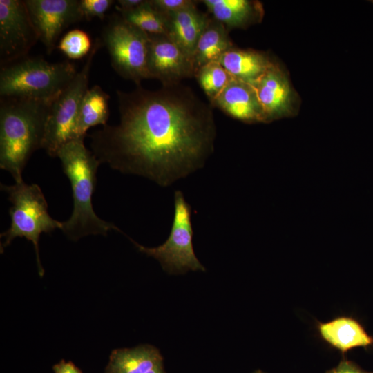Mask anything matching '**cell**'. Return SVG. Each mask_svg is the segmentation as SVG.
Wrapping results in <instances>:
<instances>
[{"label": "cell", "mask_w": 373, "mask_h": 373, "mask_svg": "<svg viewBox=\"0 0 373 373\" xmlns=\"http://www.w3.org/2000/svg\"><path fill=\"white\" fill-rule=\"evenodd\" d=\"M119 122L89 135L100 164L170 185L202 167L213 153V106L181 83L155 90L117 91Z\"/></svg>", "instance_id": "obj_1"}, {"label": "cell", "mask_w": 373, "mask_h": 373, "mask_svg": "<svg viewBox=\"0 0 373 373\" xmlns=\"http://www.w3.org/2000/svg\"><path fill=\"white\" fill-rule=\"evenodd\" d=\"M54 99L1 98L0 167L9 172L15 182L23 180L22 172L28 160L41 149Z\"/></svg>", "instance_id": "obj_2"}, {"label": "cell", "mask_w": 373, "mask_h": 373, "mask_svg": "<svg viewBox=\"0 0 373 373\" xmlns=\"http://www.w3.org/2000/svg\"><path fill=\"white\" fill-rule=\"evenodd\" d=\"M84 139L77 138L66 143L57 155L70 182L73 199L72 214L61 222V229L74 240L90 234L106 236L111 230L121 232L114 224L99 218L93 210L92 198L100 163L85 146Z\"/></svg>", "instance_id": "obj_3"}, {"label": "cell", "mask_w": 373, "mask_h": 373, "mask_svg": "<svg viewBox=\"0 0 373 373\" xmlns=\"http://www.w3.org/2000/svg\"><path fill=\"white\" fill-rule=\"evenodd\" d=\"M77 73L75 65L68 61L50 63L40 57H26L1 67V98L52 100Z\"/></svg>", "instance_id": "obj_4"}, {"label": "cell", "mask_w": 373, "mask_h": 373, "mask_svg": "<svg viewBox=\"0 0 373 373\" xmlns=\"http://www.w3.org/2000/svg\"><path fill=\"white\" fill-rule=\"evenodd\" d=\"M1 189L8 194L12 206L9 209L10 226L1 234V252L17 237H24L35 247L39 274L44 270L39 255V238L42 233L61 228V222L53 219L48 212V204L40 187L21 180L13 185L1 184Z\"/></svg>", "instance_id": "obj_5"}, {"label": "cell", "mask_w": 373, "mask_h": 373, "mask_svg": "<svg viewBox=\"0 0 373 373\" xmlns=\"http://www.w3.org/2000/svg\"><path fill=\"white\" fill-rule=\"evenodd\" d=\"M101 44L98 39L95 41L81 70L51 104L41 145V149L50 157H57L64 144L78 138L77 116L83 97L88 89L93 59Z\"/></svg>", "instance_id": "obj_6"}, {"label": "cell", "mask_w": 373, "mask_h": 373, "mask_svg": "<svg viewBox=\"0 0 373 373\" xmlns=\"http://www.w3.org/2000/svg\"><path fill=\"white\" fill-rule=\"evenodd\" d=\"M102 42L111 57L113 69L137 86L151 79L148 70L149 35L125 20L112 15L102 31Z\"/></svg>", "instance_id": "obj_7"}, {"label": "cell", "mask_w": 373, "mask_h": 373, "mask_svg": "<svg viewBox=\"0 0 373 373\" xmlns=\"http://www.w3.org/2000/svg\"><path fill=\"white\" fill-rule=\"evenodd\" d=\"M191 207L180 191L174 195V216L168 239L157 247H146L130 240L142 253L157 259L169 274H182L189 270L205 271L197 258L193 246Z\"/></svg>", "instance_id": "obj_8"}, {"label": "cell", "mask_w": 373, "mask_h": 373, "mask_svg": "<svg viewBox=\"0 0 373 373\" xmlns=\"http://www.w3.org/2000/svg\"><path fill=\"white\" fill-rule=\"evenodd\" d=\"M39 40L24 1L0 0V63L3 66L26 58Z\"/></svg>", "instance_id": "obj_9"}, {"label": "cell", "mask_w": 373, "mask_h": 373, "mask_svg": "<svg viewBox=\"0 0 373 373\" xmlns=\"http://www.w3.org/2000/svg\"><path fill=\"white\" fill-rule=\"evenodd\" d=\"M39 40L50 54L64 29L84 19L79 0H25Z\"/></svg>", "instance_id": "obj_10"}, {"label": "cell", "mask_w": 373, "mask_h": 373, "mask_svg": "<svg viewBox=\"0 0 373 373\" xmlns=\"http://www.w3.org/2000/svg\"><path fill=\"white\" fill-rule=\"evenodd\" d=\"M148 70L150 78L159 80L162 86L195 75L191 57L164 35H149Z\"/></svg>", "instance_id": "obj_11"}, {"label": "cell", "mask_w": 373, "mask_h": 373, "mask_svg": "<svg viewBox=\"0 0 373 373\" xmlns=\"http://www.w3.org/2000/svg\"><path fill=\"white\" fill-rule=\"evenodd\" d=\"M265 123L294 113L296 95L278 64L271 67L254 85Z\"/></svg>", "instance_id": "obj_12"}, {"label": "cell", "mask_w": 373, "mask_h": 373, "mask_svg": "<svg viewBox=\"0 0 373 373\" xmlns=\"http://www.w3.org/2000/svg\"><path fill=\"white\" fill-rule=\"evenodd\" d=\"M211 105L244 122H265L254 87L235 78Z\"/></svg>", "instance_id": "obj_13"}, {"label": "cell", "mask_w": 373, "mask_h": 373, "mask_svg": "<svg viewBox=\"0 0 373 373\" xmlns=\"http://www.w3.org/2000/svg\"><path fill=\"white\" fill-rule=\"evenodd\" d=\"M316 327L321 338L343 354L354 348L373 345V337L351 316H339L329 321L318 322Z\"/></svg>", "instance_id": "obj_14"}, {"label": "cell", "mask_w": 373, "mask_h": 373, "mask_svg": "<svg viewBox=\"0 0 373 373\" xmlns=\"http://www.w3.org/2000/svg\"><path fill=\"white\" fill-rule=\"evenodd\" d=\"M165 15L167 36L193 59L197 43L210 15L200 12L197 6Z\"/></svg>", "instance_id": "obj_15"}, {"label": "cell", "mask_w": 373, "mask_h": 373, "mask_svg": "<svg viewBox=\"0 0 373 373\" xmlns=\"http://www.w3.org/2000/svg\"><path fill=\"white\" fill-rule=\"evenodd\" d=\"M212 17L228 30L245 28L260 23L264 15L262 3L250 0H202Z\"/></svg>", "instance_id": "obj_16"}, {"label": "cell", "mask_w": 373, "mask_h": 373, "mask_svg": "<svg viewBox=\"0 0 373 373\" xmlns=\"http://www.w3.org/2000/svg\"><path fill=\"white\" fill-rule=\"evenodd\" d=\"M218 62L233 78L251 85L275 64L264 52L236 47L226 52Z\"/></svg>", "instance_id": "obj_17"}, {"label": "cell", "mask_w": 373, "mask_h": 373, "mask_svg": "<svg viewBox=\"0 0 373 373\" xmlns=\"http://www.w3.org/2000/svg\"><path fill=\"white\" fill-rule=\"evenodd\" d=\"M163 363L160 351L151 345L112 351L105 373H147Z\"/></svg>", "instance_id": "obj_18"}, {"label": "cell", "mask_w": 373, "mask_h": 373, "mask_svg": "<svg viewBox=\"0 0 373 373\" xmlns=\"http://www.w3.org/2000/svg\"><path fill=\"white\" fill-rule=\"evenodd\" d=\"M233 47L227 28L209 16L193 55L195 74L203 66L218 62L220 57Z\"/></svg>", "instance_id": "obj_19"}, {"label": "cell", "mask_w": 373, "mask_h": 373, "mask_svg": "<svg viewBox=\"0 0 373 373\" xmlns=\"http://www.w3.org/2000/svg\"><path fill=\"white\" fill-rule=\"evenodd\" d=\"M109 95L95 85L88 88L81 102L76 126L78 138H84L87 131L97 125H106L109 117Z\"/></svg>", "instance_id": "obj_20"}, {"label": "cell", "mask_w": 373, "mask_h": 373, "mask_svg": "<svg viewBox=\"0 0 373 373\" xmlns=\"http://www.w3.org/2000/svg\"><path fill=\"white\" fill-rule=\"evenodd\" d=\"M118 13L128 22L149 35H168L166 16L155 9L150 0H145L135 9Z\"/></svg>", "instance_id": "obj_21"}, {"label": "cell", "mask_w": 373, "mask_h": 373, "mask_svg": "<svg viewBox=\"0 0 373 373\" xmlns=\"http://www.w3.org/2000/svg\"><path fill=\"white\" fill-rule=\"evenodd\" d=\"M200 86L212 103L233 77L219 62H211L201 67L195 74Z\"/></svg>", "instance_id": "obj_22"}, {"label": "cell", "mask_w": 373, "mask_h": 373, "mask_svg": "<svg viewBox=\"0 0 373 373\" xmlns=\"http://www.w3.org/2000/svg\"><path fill=\"white\" fill-rule=\"evenodd\" d=\"M89 35L84 30L74 29L65 34L59 42V49L68 58L78 59L89 54L92 49Z\"/></svg>", "instance_id": "obj_23"}, {"label": "cell", "mask_w": 373, "mask_h": 373, "mask_svg": "<svg viewBox=\"0 0 373 373\" xmlns=\"http://www.w3.org/2000/svg\"><path fill=\"white\" fill-rule=\"evenodd\" d=\"M114 2L113 0H79V9L84 19L90 20L97 17L103 20L106 12Z\"/></svg>", "instance_id": "obj_24"}, {"label": "cell", "mask_w": 373, "mask_h": 373, "mask_svg": "<svg viewBox=\"0 0 373 373\" xmlns=\"http://www.w3.org/2000/svg\"><path fill=\"white\" fill-rule=\"evenodd\" d=\"M152 6L162 14L166 15L197 6L192 0H150Z\"/></svg>", "instance_id": "obj_25"}, {"label": "cell", "mask_w": 373, "mask_h": 373, "mask_svg": "<svg viewBox=\"0 0 373 373\" xmlns=\"http://www.w3.org/2000/svg\"><path fill=\"white\" fill-rule=\"evenodd\" d=\"M326 373H369L361 369L355 363L346 359L342 360L338 365L327 371Z\"/></svg>", "instance_id": "obj_26"}, {"label": "cell", "mask_w": 373, "mask_h": 373, "mask_svg": "<svg viewBox=\"0 0 373 373\" xmlns=\"http://www.w3.org/2000/svg\"><path fill=\"white\" fill-rule=\"evenodd\" d=\"M52 368L55 373H82L72 362H66L64 360L55 364Z\"/></svg>", "instance_id": "obj_27"}, {"label": "cell", "mask_w": 373, "mask_h": 373, "mask_svg": "<svg viewBox=\"0 0 373 373\" xmlns=\"http://www.w3.org/2000/svg\"><path fill=\"white\" fill-rule=\"evenodd\" d=\"M145 0H118L116 9L118 12L130 11L141 6Z\"/></svg>", "instance_id": "obj_28"}, {"label": "cell", "mask_w": 373, "mask_h": 373, "mask_svg": "<svg viewBox=\"0 0 373 373\" xmlns=\"http://www.w3.org/2000/svg\"><path fill=\"white\" fill-rule=\"evenodd\" d=\"M147 373H166L164 369L163 363L160 364L151 370Z\"/></svg>", "instance_id": "obj_29"}, {"label": "cell", "mask_w": 373, "mask_h": 373, "mask_svg": "<svg viewBox=\"0 0 373 373\" xmlns=\"http://www.w3.org/2000/svg\"><path fill=\"white\" fill-rule=\"evenodd\" d=\"M252 373H265V372H264L263 371H262L260 370H257L254 371Z\"/></svg>", "instance_id": "obj_30"}, {"label": "cell", "mask_w": 373, "mask_h": 373, "mask_svg": "<svg viewBox=\"0 0 373 373\" xmlns=\"http://www.w3.org/2000/svg\"><path fill=\"white\" fill-rule=\"evenodd\" d=\"M370 1L371 3H373V0H371V1Z\"/></svg>", "instance_id": "obj_31"}]
</instances>
